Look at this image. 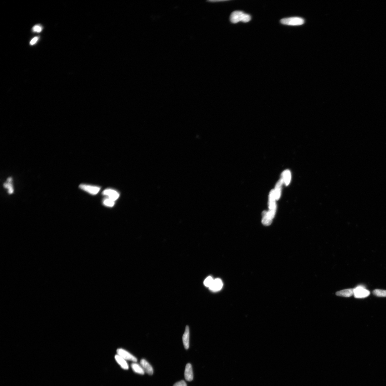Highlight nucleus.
Segmentation results:
<instances>
[{"label":"nucleus","mask_w":386,"mask_h":386,"mask_svg":"<svg viewBox=\"0 0 386 386\" xmlns=\"http://www.w3.org/2000/svg\"><path fill=\"white\" fill-rule=\"evenodd\" d=\"M251 19L249 14L245 13L242 11H234L231 14L230 21L232 23H237L240 22L248 23Z\"/></svg>","instance_id":"1"},{"label":"nucleus","mask_w":386,"mask_h":386,"mask_svg":"<svg viewBox=\"0 0 386 386\" xmlns=\"http://www.w3.org/2000/svg\"><path fill=\"white\" fill-rule=\"evenodd\" d=\"M280 22L281 24L286 25L298 26L302 25L304 23L305 21L300 17H293L281 19Z\"/></svg>","instance_id":"2"},{"label":"nucleus","mask_w":386,"mask_h":386,"mask_svg":"<svg viewBox=\"0 0 386 386\" xmlns=\"http://www.w3.org/2000/svg\"><path fill=\"white\" fill-rule=\"evenodd\" d=\"M370 294V291L363 286H358L353 289V295L356 298H364L368 297Z\"/></svg>","instance_id":"3"},{"label":"nucleus","mask_w":386,"mask_h":386,"mask_svg":"<svg viewBox=\"0 0 386 386\" xmlns=\"http://www.w3.org/2000/svg\"><path fill=\"white\" fill-rule=\"evenodd\" d=\"M117 354L121 356L126 361H130L133 362H137L138 361L135 357L123 348H118L117 350Z\"/></svg>","instance_id":"4"},{"label":"nucleus","mask_w":386,"mask_h":386,"mask_svg":"<svg viewBox=\"0 0 386 386\" xmlns=\"http://www.w3.org/2000/svg\"><path fill=\"white\" fill-rule=\"evenodd\" d=\"M275 214L270 211H264L262 213L263 218L262 223L263 225L269 226L272 222L273 218L274 217Z\"/></svg>","instance_id":"5"},{"label":"nucleus","mask_w":386,"mask_h":386,"mask_svg":"<svg viewBox=\"0 0 386 386\" xmlns=\"http://www.w3.org/2000/svg\"><path fill=\"white\" fill-rule=\"evenodd\" d=\"M79 187L82 190L93 195L98 194L100 190V188L98 187L84 185V184H81L79 185Z\"/></svg>","instance_id":"6"},{"label":"nucleus","mask_w":386,"mask_h":386,"mask_svg":"<svg viewBox=\"0 0 386 386\" xmlns=\"http://www.w3.org/2000/svg\"><path fill=\"white\" fill-rule=\"evenodd\" d=\"M275 197L274 193V190H272L270 191L269 198V211L275 213L276 209V206L275 203Z\"/></svg>","instance_id":"7"},{"label":"nucleus","mask_w":386,"mask_h":386,"mask_svg":"<svg viewBox=\"0 0 386 386\" xmlns=\"http://www.w3.org/2000/svg\"><path fill=\"white\" fill-rule=\"evenodd\" d=\"M140 364L143 368L144 372L149 375H153V367L148 361L144 359H142L140 362Z\"/></svg>","instance_id":"8"},{"label":"nucleus","mask_w":386,"mask_h":386,"mask_svg":"<svg viewBox=\"0 0 386 386\" xmlns=\"http://www.w3.org/2000/svg\"><path fill=\"white\" fill-rule=\"evenodd\" d=\"M103 194L104 195L108 196L109 198L114 201L118 200L119 196V194L118 192L110 189L104 190Z\"/></svg>","instance_id":"9"},{"label":"nucleus","mask_w":386,"mask_h":386,"mask_svg":"<svg viewBox=\"0 0 386 386\" xmlns=\"http://www.w3.org/2000/svg\"><path fill=\"white\" fill-rule=\"evenodd\" d=\"M184 375L186 380L191 382L193 380V368L190 363H188L186 365Z\"/></svg>","instance_id":"10"},{"label":"nucleus","mask_w":386,"mask_h":386,"mask_svg":"<svg viewBox=\"0 0 386 386\" xmlns=\"http://www.w3.org/2000/svg\"><path fill=\"white\" fill-rule=\"evenodd\" d=\"M223 287L222 281L220 278H216L214 280L212 284L209 288L211 290L215 292L220 290Z\"/></svg>","instance_id":"11"},{"label":"nucleus","mask_w":386,"mask_h":386,"mask_svg":"<svg viewBox=\"0 0 386 386\" xmlns=\"http://www.w3.org/2000/svg\"><path fill=\"white\" fill-rule=\"evenodd\" d=\"M183 342L185 349H188L189 347L190 340V330L188 326H187L183 338Z\"/></svg>","instance_id":"12"},{"label":"nucleus","mask_w":386,"mask_h":386,"mask_svg":"<svg viewBox=\"0 0 386 386\" xmlns=\"http://www.w3.org/2000/svg\"><path fill=\"white\" fill-rule=\"evenodd\" d=\"M115 359L116 362L121 366V367L124 370H128L129 366L126 360L122 358L121 356L117 354L115 356Z\"/></svg>","instance_id":"13"},{"label":"nucleus","mask_w":386,"mask_h":386,"mask_svg":"<svg viewBox=\"0 0 386 386\" xmlns=\"http://www.w3.org/2000/svg\"><path fill=\"white\" fill-rule=\"evenodd\" d=\"M336 295L344 297H350L353 295V289L349 288L338 291Z\"/></svg>","instance_id":"14"},{"label":"nucleus","mask_w":386,"mask_h":386,"mask_svg":"<svg viewBox=\"0 0 386 386\" xmlns=\"http://www.w3.org/2000/svg\"><path fill=\"white\" fill-rule=\"evenodd\" d=\"M131 367L133 372L135 373L141 375H144L145 373L141 365L136 362H133L131 363Z\"/></svg>","instance_id":"15"},{"label":"nucleus","mask_w":386,"mask_h":386,"mask_svg":"<svg viewBox=\"0 0 386 386\" xmlns=\"http://www.w3.org/2000/svg\"><path fill=\"white\" fill-rule=\"evenodd\" d=\"M283 183L282 179L278 181L276 183L274 190L276 200H278L280 198L281 196V187Z\"/></svg>","instance_id":"16"},{"label":"nucleus","mask_w":386,"mask_h":386,"mask_svg":"<svg viewBox=\"0 0 386 386\" xmlns=\"http://www.w3.org/2000/svg\"><path fill=\"white\" fill-rule=\"evenodd\" d=\"M291 178V175L290 171L286 170L283 172L282 175V180L283 183L286 185H288L289 184Z\"/></svg>","instance_id":"17"},{"label":"nucleus","mask_w":386,"mask_h":386,"mask_svg":"<svg viewBox=\"0 0 386 386\" xmlns=\"http://www.w3.org/2000/svg\"><path fill=\"white\" fill-rule=\"evenodd\" d=\"M12 181V178H9L7 179V182L4 184V187L8 189V192L9 194L13 193L14 191L11 183Z\"/></svg>","instance_id":"18"},{"label":"nucleus","mask_w":386,"mask_h":386,"mask_svg":"<svg viewBox=\"0 0 386 386\" xmlns=\"http://www.w3.org/2000/svg\"><path fill=\"white\" fill-rule=\"evenodd\" d=\"M373 294L380 297H386V290L381 289H375L373 291Z\"/></svg>","instance_id":"19"},{"label":"nucleus","mask_w":386,"mask_h":386,"mask_svg":"<svg viewBox=\"0 0 386 386\" xmlns=\"http://www.w3.org/2000/svg\"><path fill=\"white\" fill-rule=\"evenodd\" d=\"M115 201L112 200L109 198H106L103 200V203L104 205L109 207H113L115 204Z\"/></svg>","instance_id":"20"},{"label":"nucleus","mask_w":386,"mask_h":386,"mask_svg":"<svg viewBox=\"0 0 386 386\" xmlns=\"http://www.w3.org/2000/svg\"><path fill=\"white\" fill-rule=\"evenodd\" d=\"M213 281L214 280L211 277V276H209V277L206 278L205 281H204V284L206 287L209 288L212 284Z\"/></svg>","instance_id":"21"},{"label":"nucleus","mask_w":386,"mask_h":386,"mask_svg":"<svg viewBox=\"0 0 386 386\" xmlns=\"http://www.w3.org/2000/svg\"><path fill=\"white\" fill-rule=\"evenodd\" d=\"M43 29L42 27L40 25H36L34 26L32 28V31L34 32H37V33H40L41 32Z\"/></svg>","instance_id":"22"},{"label":"nucleus","mask_w":386,"mask_h":386,"mask_svg":"<svg viewBox=\"0 0 386 386\" xmlns=\"http://www.w3.org/2000/svg\"><path fill=\"white\" fill-rule=\"evenodd\" d=\"M173 386H187L185 381L181 380L176 383Z\"/></svg>","instance_id":"23"},{"label":"nucleus","mask_w":386,"mask_h":386,"mask_svg":"<svg viewBox=\"0 0 386 386\" xmlns=\"http://www.w3.org/2000/svg\"><path fill=\"white\" fill-rule=\"evenodd\" d=\"M38 39L39 38L38 37H34L33 39H32L30 44L31 45H33L37 43V42L38 41Z\"/></svg>","instance_id":"24"}]
</instances>
